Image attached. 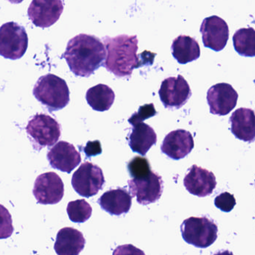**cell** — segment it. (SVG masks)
<instances>
[{
  "label": "cell",
  "instance_id": "cell-27",
  "mask_svg": "<svg viewBox=\"0 0 255 255\" xmlns=\"http://www.w3.org/2000/svg\"><path fill=\"white\" fill-rule=\"evenodd\" d=\"M156 115H157V112H156L154 105L152 103L144 105V106L139 107V111L131 115V117L128 120V122L130 125H133V124H137V123L143 122L145 120L152 118V117L155 116Z\"/></svg>",
  "mask_w": 255,
  "mask_h": 255
},
{
  "label": "cell",
  "instance_id": "cell-29",
  "mask_svg": "<svg viewBox=\"0 0 255 255\" xmlns=\"http://www.w3.org/2000/svg\"><path fill=\"white\" fill-rule=\"evenodd\" d=\"M113 255H145V253L130 244L120 246L114 251Z\"/></svg>",
  "mask_w": 255,
  "mask_h": 255
},
{
  "label": "cell",
  "instance_id": "cell-8",
  "mask_svg": "<svg viewBox=\"0 0 255 255\" xmlns=\"http://www.w3.org/2000/svg\"><path fill=\"white\" fill-rule=\"evenodd\" d=\"M158 94L163 106L169 110L181 109L192 96L190 85L181 75L164 79Z\"/></svg>",
  "mask_w": 255,
  "mask_h": 255
},
{
  "label": "cell",
  "instance_id": "cell-25",
  "mask_svg": "<svg viewBox=\"0 0 255 255\" xmlns=\"http://www.w3.org/2000/svg\"><path fill=\"white\" fill-rule=\"evenodd\" d=\"M128 170L133 178H142L149 175L151 172V167L149 161L145 157L135 156L128 163Z\"/></svg>",
  "mask_w": 255,
  "mask_h": 255
},
{
  "label": "cell",
  "instance_id": "cell-16",
  "mask_svg": "<svg viewBox=\"0 0 255 255\" xmlns=\"http://www.w3.org/2000/svg\"><path fill=\"white\" fill-rule=\"evenodd\" d=\"M194 140L190 131L178 129L169 132L162 142L161 151L169 158L180 160L191 152Z\"/></svg>",
  "mask_w": 255,
  "mask_h": 255
},
{
  "label": "cell",
  "instance_id": "cell-19",
  "mask_svg": "<svg viewBox=\"0 0 255 255\" xmlns=\"http://www.w3.org/2000/svg\"><path fill=\"white\" fill-rule=\"evenodd\" d=\"M85 243L82 232L73 228H64L57 235L54 250L58 255H79Z\"/></svg>",
  "mask_w": 255,
  "mask_h": 255
},
{
  "label": "cell",
  "instance_id": "cell-5",
  "mask_svg": "<svg viewBox=\"0 0 255 255\" xmlns=\"http://www.w3.org/2000/svg\"><path fill=\"white\" fill-rule=\"evenodd\" d=\"M33 148L40 151L56 143L61 136V125L54 118L43 114L34 115L25 128Z\"/></svg>",
  "mask_w": 255,
  "mask_h": 255
},
{
  "label": "cell",
  "instance_id": "cell-30",
  "mask_svg": "<svg viewBox=\"0 0 255 255\" xmlns=\"http://www.w3.org/2000/svg\"><path fill=\"white\" fill-rule=\"evenodd\" d=\"M85 152L87 157H88L101 154L102 148L100 141L96 140L94 142L90 141V142H88L87 143L86 147H85Z\"/></svg>",
  "mask_w": 255,
  "mask_h": 255
},
{
  "label": "cell",
  "instance_id": "cell-28",
  "mask_svg": "<svg viewBox=\"0 0 255 255\" xmlns=\"http://www.w3.org/2000/svg\"><path fill=\"white\" fill-rule=\"evenodd\" d=\"M236 199L234 195L225 192L216 197L214 200L215 206L223 212L229 213L232 211L236 205Z\"/></svg>",
  "mask_w": 255,
  "mask_h": 255
},
{
  "label": "cell",
  "instance_id": "cell-33",
  "mask_svg": "<svg viewBox=\"0 0 255 255\" xmlns=\"http://www.w3.org/2000/svg\"></svg>",
  "mask_w": 255,
  "mask_h": 255
},
{
  "label": "cell",
  "instance_id": "cell-18",
  "mask_svg": "<svg viewBox=\"0 0 255 255\" xmlns=\"http://www.w3.org/2000/svg\"><path fill=\"white\" fill-rule=\"evenodd\" d=\"M132 196L126 189H112L102 195L98 204L102 209L111 215L121 216L127 214L131 207Z\"/></svg>",
  "mask_w": 255,
  "mask_h": 255
},
{
  "label": "cell",
  "instance_id": "cell-15",
  "mask_svg": "<svg viewBox=\"0 0 255 255\" xmlns=\"http://www.w3.org/2000/svg\"><path fill=\"white\" fill-rule=\"evenodd\" d=\"M184 185L192 195L205 197L212 194L217 186V181L212 172L193 165L184 177Z\"/></svg>",
  "mask_w": 255,
  "mask_h": 255
},
{
  "label": "cell",
  "instance_id": "cell-9",
  "mask_svg": "<svg viewBox=\"0 0 255 255\" xmlns=\"http://www.w3.org/2000/svg\"><path fill=\"white\" fill-rule=\"evenodd\" d=\"M131 196L136 198L138 203L148 205L160 199L163 193V181L157 172L151 171L149 175L128 181Z\"/></svg>",
  "mask_w": 255,
  "mask_h": 255
},
{
  "label": "cell",
  "instance_id": "cell-4",
  "mask_svg": "<svg viewBox=\"0 0 255 255\" xmlns=\"http://www.w3.org/2000/svg\"><path fill=\"white\" fill-rule=\"evenodd\" d=\"M181 232L186 243L197 248L205 249L217 241L218 227L207 217H192L184 220Z\"/></svg>",
  "mask_w": 255,
  "mask_h": 255
},
{
  "label": "cell",
  "instance_id": "cell-21",
  "mask_svg": "<svg viewBox=\"0 0 255 255\" xmlns=\"http://www.w3.org/2000/svg\"><path fill=\"white\" fill-rule=\"evenodd\" d=\"M172 54L179 64H186L200 57L201 50L196 39L187 35H180L172 42Z\"/></svg>",
  "mask_w": 255,
  "mask_h": 255
},
{
  "label": "cell",
  "instance_id": "cell-12",
  "mask_svg": "<svg viewBox=\"0 0 255 255\" xmlns=\"http://www.w3.org/2000/svg\"><path fill=\"white\" fill-rule=\"evenodd\" d=\"M204 46L220 52L226 47L229 38V25L218 16L205 18L201 25Z\"/></svg>",
  "mask_w": 255,
  "mask_h": 255
},
{
  "label": "cell",
  "instance_id": "cell-31",
  "mask_svg": "<svg viewBox=\"0 0 255 255\" xmlns=\"http://www.w3.org/2000/svg\"><path fill=\"white\" fill-rule=\"evenodd\" d=\"M213 255H234L233 253L231 252L228 251V250H225L223 252H220V253H217V254Z\"/></svg>",
  "mask_w": 255,
  "mask_h": 255
},
{
  "label": "cell",
  "instance_id": "cell-23",
  "mask_svg": "<svg viewBox=\"0 0 255 255\" xmlns=\"http://www.w3.org/2000/svg\"><path fill=\"white\" fill-rule=\"evenodd\" d=\"M234 46L239 55L244 57H255V29L243 28L233 36Z\"/></svg>",
  "mask_w": 255,
  "mask_h": 255
},
{
  "label": "cell",
  "instance_id": "cell-22",
  "mask_svg": "<svg viewBox=\"0 0 255 255\" xmlns=\"http://www.w3.org/2000/svg\"><path fill=\"white\" fill-rule=\"evenodd\" d=\"M115 94L108 85L100 84L90 88L86 94L88 105L97 112H106L114 104Z\"/></svg>",
  "mask_w": 255,
  "mask_h": 255
},
{
  "label": "cell",
  "instance_id": "cell-17",
  "mask_svg": "<svg viewBox=\"0 0 255 255\" xmlns=\"http://www.w3.org/2000/svg\"><path fill=\"white\" fill-rule=\"evenodd\" d=\"M232 133L238 139L247 142L255 141V114L254 111L241 108L230 118Z\"/></svg>",
  "mask_w": 255,
  "mask_h": 255
},
{
  "label": "cell",
  "instance_id": "cell-13",
  "mask_svg": "<svg viewBox=\"0 0 255 255\" xmlns=\"http://www.w3.org/2000/svg\"><path fill=\"white\" fill-rule=\"evenodd\" d=\"M238 94L232 85L219 83L208 90L207 100L212 115L226 116L229 115L238 103Z\"/></svg>",
  "mask_w": 255,
  "mask_h": 255
},
{
  "label": "cell",
  "instance_id": "cell-7",
  "mask_svg": "<svg viewBox=\"0 0 255 255\" xmlns=\"http://www.w3.org/2000/svg\"><path fill=\"white\" fill-rule=\"evenodd\" d=\"M105 183L101 168L90 162L82 163L72 178V186L75 191L86 198L97 195L103 189Z\"/></svg>",
  "mask_w": 255,
  "mask_h": 255
},
{
  "label": "cell",
  "instance_id": "cell-11",
  "mask_svg": "<svg viewBox=\"0 0 255 255\" xmlns=\"http://www.w3.org/2000/svg\"><path fill=\"white\" fill-rule=\"evenodd\" d=\"M64 10L61 0H32L28 8V16L35 26H52L59 19Z\"/></svg>",
  "mask_w": 255,
  "mask_h": 255
},
{
  "label": "cell",
  "instance_id": "cell-20",
  "mask_svg": "<svg viewBox=\"0 0 255 255\" xmlns=\"http://www.w3.org/2000/svg\"><path fill=\"white\" fill-rule=\"evenodd\" d=\"M128 136V145L133 151L144 156L157 142V134L154 129L143 122L133 124Z\"/></svg>",
  "mask_w": 255,
  "mask_h": 255
},
{
  "label": "cell",
  "instance_id": "cell-32",
  "mask_svg": "<svg viewBox=\"0 0 255 255\" xmlns=\"http://www.w3.org/2000/svg\"><path fill=\"white\" fill-rule=\"evenodd\" d=\"M7 1H10L12 4H19V3L22 2L23 0H7Z\"/></svg>",
  "mask_w": 255,
  "mask_h": 255
},
{
  "label": "cell",
  "instance_id": "cell-14",
  "mask_svg": "<svg viewBox=\"0 0 255 255\" xmlns=\"http://www.w3.org/2000/svg\"><path fill=\"white\" fill-rule=\"evenodd\" d=\"M47 159L52 168L67 173H70L82 161L80 153L74 145L65 141H60L53 145L49 150Z\"/></svg>",
  "mask_w": 255,
  "mask_h": 255
},
{
  "label": "cell",
  "instance_id": "cell-6",
  "mask_svg": "<svg viewBox=\"0 0 255 255\" xmlns=\"http://www.w3.org/2000/svg\"><path fill=\"white\" fill-rule=\"evenodd\" d=\"M28 37L25 28L14 22L0 27V55L4 58L17 60L26 52Z\"/></svg>",
  "mask_w": 255,
  "mask_h": 255
},
{
  "label": "cell",
  "instance_id": "cell-1",
  "mask_svg": "<svg viewBox=\"0 0 255 255\" xmlns=\"http://www.w3.org/2000/svg\"><path fill=\"white\" fill-rule=\"evenodd\" d=\"M106 46L100 38L80 34L69 40L63 57L75 76L89 77L104 64Z\"/></svg>",
  "mask_w": 255,
  "mask_h": 255
},
{
  "label": "cell",
  "instance_id": "cell-24",
  "mask_svg": "<svg viewBox=\"0 0 255 255\" xmlns=\"http://www.w3.org/2000/svg\"><path fill=\"white\" fill-rule=\"evenodd\" d=\"M92 208L85 199H78L69 202L67 212L69 218L73 223H83L91 218Z\"/></svg>",
  "mask_w": 255,
  "mask_h": 255
},
{
  "label": "cell",
  "instance_id": "cell-26",
  "mask_svg": "<svg viewBox=\"0 0 255 255\" xmlns=\"http://www.w3.org/2000/svg\"><path fill=\"white\" fill-rule=\"evenodd\" d=\"M13 232L11 215L7 208L0 204V240L10 238Z\"/></svg>",
  "mask_w": 255,
  "mask_h": 255
},
{
  "label": "cell",
  "instance_id": "cell-3",
  "mask_svg": "<svg viewBox=\"0 0 255 255\" xmlns=\"http://www.w3.org/2000/svg\"><path fill=\"white\" fill-rule=\"evenodd\" d=\"M33 95L50 112L61 110L70 103L67 82L53 74L41 76L34 85Z\"/></svg>",
  "mask_w": 255,
  "mask_h": 255
},
{
  "label": "cell",
  "instance_id": "cell-2",
  "mask_svg": "<svg viewBox=\"0 0 255 255\" xmlns=\"http://www.w3.org/2000/svg\"><path fill=\"white\" fill-rule=\"evenodd\" d=\"M106 55L104 66L108 71L118 78L131 76L133 69L139 67V55H136L138 40L136 35L121 34L103 38Z\"/></svg>",
  "mask_w": 255,
  "mask_h": 255
},
{
  "label": "cell",
  "instance_id": "cell-10",
  "mask_svg": "<svg viewBox=\"0 0 255 255\" xmlns=\"http://www.w3.org/2000/svg\"><path fill=\"white\" fill-rule=\"evenodd\" d=\"M33 194L37 203L55 205L61 202L64 195V184L55 172H46L36 178Z\"/></svg>",
  "mask_w": 255,
  "mask_h": 255
}]
</instances>
